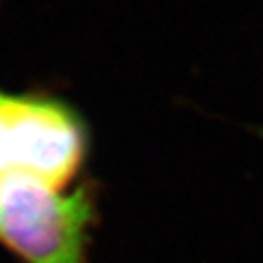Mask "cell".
I'll return each instance as SVG.
<instances>
[{
  "mask_svg": "<svg viewBox=\"0 0 263 263\" xmlns=\"http://www.w3.org/2000/svg\"><path fill=\"white\" fill-rule=\"evenodd\" d=\"M91 203L19 170L0 173V241L26 263H84Z\"/></svg>",
  "mask_w": 263,
  "mask_h": 263,
  "instance_id": "cell-1",
  "label": "cell"
}]
</instances>
